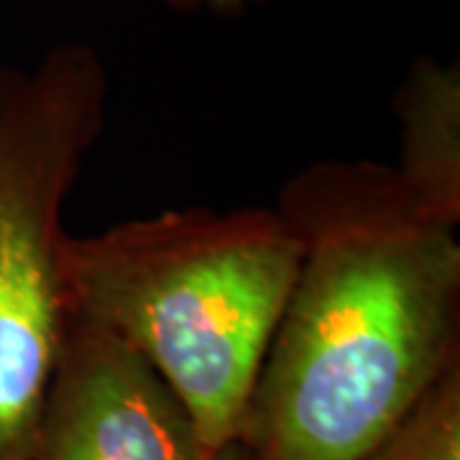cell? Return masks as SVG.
I'll return each instance as SVG.
<instances>
[{"instance_id":"obj_1","label":"cell","mask_w":460,"mask_h":460,"mask_svg":"<svg viewBox=\"0 0 460 460\" xmlns=\"http://www.w3.org/2000/svg\"><path fill=\"white\" fill-rule=\"evenodd\" d=\"M295 284L238 443L259 460H363L460 363V243L394 166L325 159L281 187Z\"/></svg>"},{"instance_id":"obj_2","label":"cell","mask_w":460,"mask_h":460,"mask_svg":"<svg viewBox=\"0 0 460 460\" xmlns=\"http://www.w3.org/2000/svg\"><path fill=\"white\" fill-rule=\"evenodd\" d=\"M299 266L277 208H181L62 246L66 313L141 353L217 453L241 438Z\"/></svg>"},{"instance_id":"obj_3","label":"cell","mask_w":460,"mask_h":460,"mask_svg":"<svg viewBox=\"0 0 460 460\" xmlns=\"http://www.w3.org/2000/svg\"><path fill=\"white\" fill-rule=\"evenodd\" d=\"M95 47L62 41L0 66V460H31L66 328L65 208L105 128Z\"/></svg>"},{"instance_id":"obj_4","label":"cell","mask_w":460,"mask_h":460,"mask_svg":"<svg viewBox=\"0 0 460 460\" xmlns=\"http://www.w3.org/2000/svg\"><path fill=\"white\" fill-rule=\"evenodd\" d=\"M192 414L111 330L66 317L31 460H215Z\"/></svg>"},{"instance_id":"obj_5","label":"cell","mask_w":460,"mask_h":460,"mask_svg":"<svg viewBox=\"0 0 460 460\" xmlns=\"http://www.w3.org/2000/svg\"><path fill=\"white\" fill-rule=\"evenodd\" d=\"M399 123L394 172L417 210L447 230L460 226V65L417 57L392 100Z\"/></svg>"},{"instance_id":"obj_6","label":"cell","mask_w":460,"mask_h":460,"mask_svg":"<svg viewBox=\"0 0 460 460\" xmlns=\"http://www.w3.org/2000/svg\"><path fill=\"white\" fill-rule=\"evenodd\" d=\"M363 460H460V363Z\"/></svg>"},{"instance_id":"obj_7","label":"cell","mask_w":460,"mask_h":460,"mask_svg":"<svg viewBox=\"0 0 460 460\" xmlns=\"http://www.w3.org/2000/svg\"><path fill=\"white\" fill-rule=\"evenodd\" d=\"M256 3H261V0H205V8H210L220 16H238Z\"/></svg>"},{"instance_id":"obj_8","label":"cell","mask_w":460,"mask_h":460,"mask_svg":"<svg viewBox=\"0 0 460 460\" xmlns=\"http://www.w3.org/2000/svg\"><path fill=\"white\" fill-rule=\"evenodd\" d=\"M215 460H259V458L248 450L246 445L238 443V440H233V443H228L226 447H220V450H217Z\"/></svg>"},{"instance_id":"obj_9","label":"cell","mask_w":460,"mask_h":460,"mask_svg":"<svg viewBox=\"0 0 460 460\" xmlns=\"http://www.w3.org/2000/svg\"><path fill=\"white\" fill-rule=\"evenodd\" d=\"M169 8L181 11V13H195L199 8H205V0H164Z\"/></svg>"}]
</instances>
